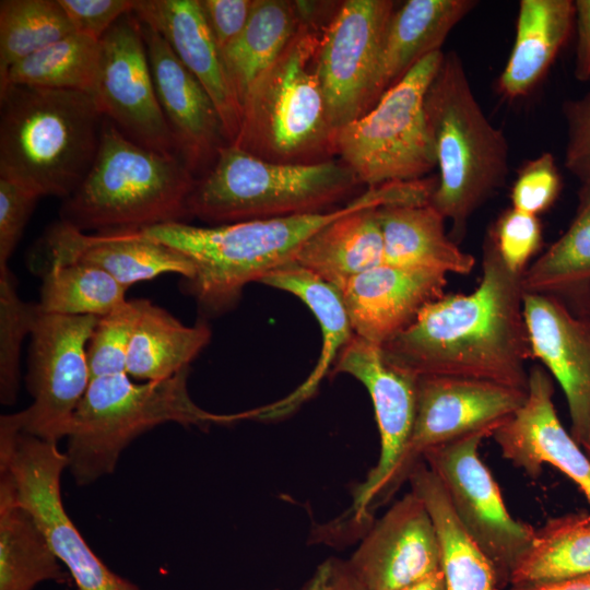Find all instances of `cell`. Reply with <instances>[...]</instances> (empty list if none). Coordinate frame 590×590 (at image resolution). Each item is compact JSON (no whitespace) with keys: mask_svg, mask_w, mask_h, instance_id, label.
<instances>
[{"mask_svg":"<svg viewBox=\"0 0 590 590\" xmlns=\"http://www.w3.org/2000/svg\"><path fill=\"white\" fill-rule=\"evenodd\" d=\"M39 198L26 187L0 177V267L8 266Z\"/></svg>","mask_w":590,"mask_h":590,"instance_id":"42","label":"cell"},{"mask_svg":"<svg viewBox=\"0 0 590 590\" xmlns=\"http://www.w3.org/2000/svg\"><path fill=\"white\" fill-rule=\"evenodd\" d=\"M504 590H590V575L531 586L508 587Z\"/></svg>","mask_w":590,"mask_h":590,"instance_id":"48","label":"cell"},{"mask_svg":"<svg viewBox=\"0 0 590 590\" xmlns=\"http://www.w3.org/2000/svg\"><path fill=\"white\" fill-rule=\"evenodd\" d=\"M585 317H587V318L590 319V304H589V306H588V309H587V312H586V316H585Z\"/></svg>","mask_w":590,"mask_h":590,"instance_id":"51","label":"cell"},{"mask_svg":"<svg viewBox=\"0 0 590 590\" xmlns=\"http://www.w3.org/2000/svg\"><path fill=\"white\" fill-rule=\"evenodd\" d=\"M488 430L476 432L433 447L422 460L437 476L451 507L474 543L491 563L498 590L530 550L535 529L508 511L498 484L479 456Z\"/></svg>","mask_w":590,"mask_h":590,"instance_id":"11","label":"cell"},{"mask_svg":"<svg viewBox=\"0 0 590 590\" xmlns=\"http://www.w3.org/2000/svg\"><path fill=\"white\" fill-rule=\"evenodd\" d=\"M576 215L567 231L522 274L527 293L554 296L578 316L590 304V181L581 184Z\"/></svg>","mask_w":590,"mask_h":590,"instance_id":"29","label":"cell"},{"mask_svg":"<svg viewBox=\"0 0 590 590\" xmlns=\"http://www.w3.org/2000/svg\"><path fill=\"white\" fill-rule=\"evenodd\" d=\"M575 22L577 44L574 75L578 81H590V0H576Z\"/></svg>","mask_w":590,"mask_h":590,"instance_id":"47","label":"cell"},{"mask_svg":"<svg viewBox=\"0 0 590 590\" xmlns=\"http://www.w3.org/2000/svg\"><path fill=\"white\" fill-rule=\"evenodd\" d=\"M401 200V187L389 182L367 188L345 205L319 213L212 226L170 222L142 231L191 261L193 274L184 280V287L202 312L214 316L233 308L247 284L261 282L272 271L295 262L303 245L327 224L355 210Z\"/></svg>","mask_w":590,"mask_h":590,"instance_id":"2","label":"cell"},{"mask_svg":"<svg viewBox=\"0 0 590 590\" xmlns=\"http://www.w3.org/2000/svg\"><path fill=\"white\" fill-rule=\"evenodd\" d=\"M542 224L536 215L511 206L498 216L486 236L505 266L522 275L542 245Z\"/></svg>","mask_w":590,"mask_h":590,"instance_id":"40","label":"cell"},{"mask_svg":"<svg viewBox=\"0 0 590 590\" xmlns=\"http://www.w3.org/2000/svg\"><path fill=\"white\" fill-rule=\"evenodd\" d=\"M37 304L21 299L14 275L0 267V401L15 402L20 385V354L31 334Z\"/></svg>","mask_w":590,"mask_h":590,"instance_id":"38","label":"cell"},{"mask_svg":"<svg viewBox=\"0 0 590 590\" xmlns=\"http://www.w3.org/2000/svg\"><path fill=\"white\" fill-rule=\"evenodd\" d=\"M142 298L125 303L98 317L87 344L91 379L127 374V356L141 312Z\"/></svg>","mask_w":590,"mask_h":590,"instance_id":"39","label":"cell"},{"mask_svg":"<svg viewBox=\"0 0 590 590\" xmlns=\"http://www.w3.org/2000/svg\"><path fill=\"white\" fill-rule=\"evenodd\" d=\"M384 239V263L442 273L468 274L475 258L445 231V217L428 202L377 209Z\"/></svg>","mask_w":590,"mask_h":590,"instance_id":"26","label":"cell"},{"mask_svg":"<svg viewBox=\"0 0 590 590\" xmlns=\"http://www.w3.org/2000/svg\"><path fill=\"white\" fill-rule=\"evenodd\" d=\"M574 22L573 0H521L516 37L498 79V92L509 99L529 94L564 47Z\"/></svg>","mask_w":590,"mask_h":590,"instance_id":"27","label":"cell"},{"mask_svg":"<svg viewBox=\"0 0 590 590\" xmlns=\"http://www.w3.org/2000/svg\"><path fill=\"white\" fill-rule=\"evenodd\" d=\"M476 3L473 0H409L396 8L380 49L373 104L422 59L441 50L451 30Z\"/></svg>","mask_w":590,"mask_h":590,"instance_id":"25","label":"cell"},{"mask_svg":"<svg viewBox=\"0 0 590 590\" xmlns=\"http://www.w3.org/2000/svg\"><path fill=\"white\" fill-rule=\"evenodd\" d=\"M408 480L411 492L423 500L432 517L447 590H498L491 563L457 518L441 483L423 460Z\"/></svg>","mask_w":590,"mask_h":590,"instance_id":"31","label":"cell"},{"mask_svg":"<svg viewBox=\"0 0 590 590\" xmlns=\"http://www.w3.org/2000/svg\"><path fill=\"white\" fill-rule=\"evenodd\" d=\"M482 278L469 294L427 304L384 346L388 361L415 376L491 380L528 390L532 358L523 315L522 275L511 272L486 236Z\"/></svg>","mask_w":590,"mask_h":590,"instance_id":"1","label":"cell"},{"mask_svg":"<svg viewBox=\"0 0 590 590\" xmlns=\"http://www.w3.org/2000/svg\"><path fill=\"white\" fill-rule=\"evenodd\" d=\"M210 31L222 51L245 27L253 0H199Z\"/></svg>","mask_w":590,"mask_h":590,"instance_id":"45","label":"cell"},{"mask_svg":"<svg viewBox=\"0 0 590 590\" xmlns=\"http://www.w3.org/2000/svg\"><path fill=\"white\" fill-rule=\"evenodd\" d=\"M210 340L211 330L204 321L186 326L166 309L142 298L126 373L144 381L170 378L189 367Z\"/></svg>","mask_w":590,"mask_h":590,"instance_id":"30","label":"cell"},{"mask_svg":"<svg viewBox=\"0 0 590 590\" xmlns=\"http://www.w3.org/2000/svg\"><path fill=\"white\" fill-rule=\"evenodd\" d=\"M73 32L58 0H1L0 81L13 64Z\"/></svg>","mask_w":590,"mask_h":590,"instance_id":"37","label":"cell"},{"mask_svg":"<svg viewBox=\"0 0 590 590\" xmlns=\"http://www.w3.org/2000/svg\"><path fill=\"white\" fill-rule=\"evenodd\" d=\"M132 13L155 30L212 98L232 143L239 129L240 104L221 50L199 0H134Z\"/></svg>","mask_w":590,"mask_h":590,"instance_id":"23","label":"cell"},{"mask_svg":"<svg viewBox=\"0 0 590 590\" xmlns=\"http://www.w3.org/2000/svg\"><path fill=\"white\" fill-rule=\"evenodd\" d=\"M64 469L68 459L56 442L21 432L1 416L0 476L35 517L78 590H141L107 567L71 521L61 497Z\"/></svg>","mask_w":590,"mask_h":590,"instance_id":"10","label":"cell"},{"mask_svg":"<svg viewBox=\"0 0 590 590\" xmlns=\"http://www.w3.org/2000/svg\"><path fill=\"white\" fill-rule=\"evenodd\" d=\"M190 366L156 381L133 382L127 374L91 379L70 426L64 452L78 485L114 472L121 452L145 432L165 424L208 428L253 418L255 410L216 414L203 410L188 391Z\"/></svg>","mask_w":590,"mask_h":590,"instance_id":"7","label":"cell"},{"mask_svg":"<svg viewBox=\"0 0 590 590\" xmlns=\"http://www.w3.org/2000/svg\"><path fill=\"white\" fill-rule=\"evenodd\" d=\"M104 118L87 93L7 84L0 88V177L64 200L95 160Z\"/></svg>","mask_w":590,"mask_h":590,"instance_id":"3","label":"cell"},{"mask_svg":"<svg viewBox=\"0 0 590 590\" xmlns=\"http://www.w3.org/2000/svg\"><path fill=\"white\" fill-rule=\"evenodd\" d=\"M30 268L40 273L54 262H80L104 270L126 287L165 273L182 279L193 274L181 252L148 237L141 231L86 234L59 221L32 248Z\"/></svg>","mask_w":590,"mask_h":590,"instance_id":"18","label":"cell"},{"mask_svg":"<svg viewBox=\"0 0 590 590\" xmlns=\"http://www.w3.org/2000/svg\"><path fill=\"white\" fill-rule=\"evenodd\" d=\"M567 126L565 167L581 184L590 181V90L563 107Z\"/></svg>","mask_w":590,"mask_h":590,"instance_id":"43","label":"cell"},{"mask_svg":"<svg viewBox=\"0 0 590 590\" xmlns=\"http://www.w3.org/2000/svg\"><path fill=\"white\" fill-rule=\"evenodd\" d=\"M327 24L304 17L281 55L253 81L240 104L233 144L275 163L314 164L333 158L337 131L316 72Z\"/></svg>","mask_w":590,"mask_h":590,"instance_id":"6","label":"cell"},{"mask_svg":"<svg viewBox=\"0 0 590 590\" xmlns=\"http://www.w3.org/2000/svg\"><path fill=\"white\" fill-rule=\"evenodd\" d=\"M62 563L32 512L0 476V590H33L63 581Z\"/></svg>","mask_w":590,"mask_h":590,"instance_id":"32","label":"cell"},{"mask_svg":"<svg viewBox=\"0 0 590 590\" xmlns=\"http://www.w3.org/2000/svg\"><path fill=\"white\" fill-rule=\"evenodd\" d=\"M396 8L390 0H346L338 5L322 32L316 72L335 131L374 105L380 49Z\"/></svg>","mask_w":590,"mask_h":590,"instance_id":"14","label":"cell"},{"mask_svg":"<svg viewBox=\"0 0 590 590\" xmlns=\"http://www.w3.org/2000/svg\"><path fill=\"white\" fill-rule=\"evenodd\" d=\"M260 283L298 297L312 311L322 333L319 359L305 381L284 399L258 409V420H271L292 413L312 397L354 332L341 291L298 263L272 271Z\"/></svg>","mask_w":590,"mask_h":590,"instance_id":"24","label":"cell"},{"mask_svg":"<svg viewBox=\"0 0 590 590\" xmlns=\"http://www.w3.org/2000/svg\"><path fill=\"white\" fill-rule=\"evenodd\" d=\"M331 373L347 374L366 387L378 425V461L354 488L352 506L342 517L366 532L374 522L373 509L397 491L398 472L414 424L417 376L388 361L381 346L355 334Z\"/></svg>","mask_w":590,"mask_h":590,"instance_id":"13","label":"cell"},{"mask_svg":"<svg viewBox=\"0 0 590 590\" xmlns=\"http://www.w3.org/2000/svg\"><path fill=\"white\" fill-rule=\"evenodd\" d=\"M99 40L73 32L13 64L0 81L7 84L93 94L98 63Z\"/></svg>","mask_w":590,"mask_h":590,"instance_id":"35","label":"cell"},{"mask_svg":"<svg viewBox=\"0 0 590 590\" xmlns=\"http://www.w3.org/2000/svg\"><path fill=\"white\" fill-rule=\"evenodd\" d=\"M196 179L177 154L145 148L104 118L95 160L63 200L60 220L97 233L184 222Z\"/></svg>","mask_w":590,"mask_h":590,"instance_id":"4","label":"cell"},{"mask_svg":"<svg viewBox=\"0 0 590 590\" xmlns=\"http://www.w3.org/2000/svg\"><path fill=\"white\" fill-rule=\"evenodd\" d=\"M446 285V273L382 263L353 278L341 293L354 334L384 346L445 295Z\"/></svg>","mask_w":590,"mask_h":590,"instance_id":"22","label":"cell"},{"mask_svg":"<svg viewBox=\"0 0 590 590\" xmlns=\"http://www.w3.org/2000/svg\"><path fill=\"white\" fill-rule=\"evenodd\" d=\"M582 449H583L585 453L587 455V457L590 460V446H585V447H582Z\"/></svg>","mask_w":590,"mask_h":590,"instance_id":"50","label":"cell"},{"mask_svg":"<svg viewBox=\"0 0 590 590\" xmlns=\"http://www.w3.org/2000/svg\"><path fill=\"white\" fill-rule=\"evenodd\" d=\"M99 48L92 96L103 116L134 142L177 154L157 99L139 19L132 12L123 15L101 38Z\"/></svg>","mask_w":590,"mask_h":590,"instance_id":"15","label":"cell"},{"mask_svg":"<svg viewBox=\"0 0 590 590\" xmlns=\"http://www.w3.org/2000/svg\"><path fill=\"white\" fill-rule=\"evenodd\" d=\"M303 20L300 1L253 0L245 27L221 51L239 104L253 81L281 55Z\"/></svg>","mask_w":590,"mask_h":590,"instance_id":"33","label":"cell"},{"mask_svg":"<svg viewBox=\"0 0 590 590\" xmlns=\"http://www.w3.org/2000/svg\"><path fill=\"white\" fill-rule=\"evenodd\" d=\"M439 176L429 203L463 237L469 219L505 184L509 150L481 108L456 51L445 54L425 98Z\"/></svg>","mask_w":590,"mask_h":590,"instance_id":"5","label":"cell"},{"mask_svg":"<svg viewBox=\"0 0 590 590\" xmlns=\"http://www.w3.org/2000/svg\"><path fill=\"white\" fill-rule=\"evenodd\" d=\"M39 275L38 307L45 312L102 317L127 300L128 287L93 266L54 262Z\"/></svg>","mask_w":590,"mask_h":590,"instance_id":"36","label":"cell"},{"mask_svg":"<svg viewBox=\"0 0 590 590\" xmlns=\"http://www.w3.org/2000/svg\"><path fill=\"white\" fill-rule=\"evenodd\" d=\"M590 575V515L568 514L535 529L530 550L510 578L522 587Z\"/></svg>","mask_w":590,"mask_h":590,"instance_id":"34","label":"cell"},{"mask_svg":"<svg viewBox=\"0 0 590 590\" xmlns=\"http://www.w3.org/2000/svg\"><path fill=\"white\" fill-rule=\"evenodd\" d=\"M347 563L367 590H399L441 569L432 517L413 492L374 521Z\"/></svg>","mask_w":590,"mask_h":590,"instance_id":"17","label":"cell"},{"mask_svg":"<svg viewBox=\"0 0 590 590\" xmlns=\"http://www.w3.org/2000/svg\"><path fill=\"white\" fill-rule=\"evenodd\" d=\"M445 54L416 63L359 118L337 130L335 155L367 188L425 178L437 167L425 98Z\"/></svg>","mask_w":590,"mask_h":590,"instance_id":"9","label":"cell"},{"mask_svg":"<svg viewBox=\"0 0 590 590\" xmlns=\"http://www.w3.org/2000/svg\"><path fill=\"white\" fill-rule=\"evenodd\" d=\"M377 209L355 210L327 224L303 245L295 262L342 292L353 278L384 263Z\"/></svg>","mask_w":590,"mask_h":590,"instance_id":"28","label":"cell"},{"mask_svg":"<svg viewBox=\"0 0 590 590\" xmlns=\"http://www.w3.org/2000/svg\"><path fill=\"white\" fill-rule=\"evenodd\" d=\"M528 390L458 376L416 378L415 417L397 476V488L422 461L423 453L463 436L494 432L524 403Z\"/></svg>","mask_w":590,"mask_h":590,"instance_id":"16","label":"cell"},{"mask_svg":"<svg viewBox=\"0 0 590 590\" xmlns=\"http://www.w3.org/2000/svg\"><path fill=\"white\" fill-rule=\"evenodd\" d=\"M75 32L101 38L123 15L134 0H58Z\"/></svg>","mask_w":590,"mask_h":590,"instance_id":"44","label":"cell"},{"mask_svg":"<svg viewBox=\"0 0 590 590\" xmlns=\"http://www.w3.org/2000/svg\"><path fill=\"white\" fill-rule=\"evenodd\" d=\"M358 185L340 160L275 163L227 143L196 179L187 210L189 216L214 225L319 213L334 209Z\"/></svg>","mask_w":590,"mask_h":590,"instance_id":"8","label":"cell"},{"mask_svg":"<svg viewBox=\"0 0 590 590\" xmlns=\"http://www.w3.org/2000/svg\"><path fill=\"white\" fill-rule=\"evenodd\" d=\"M553 394L550 374L533 366L523 405L492 437L512 465L535 479L544 464H551L573 480L590 503V460L562 425Z\"/></svg>","mask_w":590,"mask_h":590,"instance_id":"21","label":"cell"},{"mask_svg":"<svg viewBox=\"0 0 590 590\" xmlns=\"http://www.w3.org/2000/svg\"><path fill=\"white\" fill-rule=\"evenodd\" d=\"M141 26L157 99L177 154L193 175L204 174L220 149L229 143L217 108L164 38L142 22Z\"/></svg>","mask_w":590,"mask_h":590,"instance_id":"20","label":"cell"},{"mask_svg":"<svg viewBox=\"0 0 590 590\" xmlns=\"http://www.w3.org/2000/svg\"><path fill=\"white\" fill-rule=\"evenodd\" d=\"M399 590H447V583L444 573L440 569Z\"/></svg>","mask_w":590,"mask_h":590,"instance_id":"49","label":"cell"},{"mask_svg":"<svg viewBox=\"0 0 590 590\" xmlns=\"http://www.w3.org/2000/svg\"><path fill=\"white\" fill-rule=\"evenodd\" d=\"M274 590H278V589H274Z\"/></svg>","mask_w":590,"mask_h":590,"instance_id":"52","label":"cell"},{"mask_svg":"<svg viewBox=\"0 0 590 590\" xmlns=\"http://www.w3.org/2000/svg\"><path fill=\"white\" fill-rule=\"evenodd\" d=\"M523 315L532 358L546 367L566 397L570 435L581 448L590 446V319L554 296L527 292Z\"/></svg>","mask_w":590,"mask_h":590,"instance_id":"19","label":"cell"},{"mask_svg":"<svg viewBox=\"0 0 590 590\" xmlns=\"http://www.w3.org/2000/svg\"><path fill=\"white\" fill-rule=\"evenodd\" d=\"M97 320L45 312L37 304L26 374L33 402L12 413L21 432L56 444L68 436L91 382L87 344Z\"/></svg>","mask_w":590,"mask_h":590,"instance_id":"12","label":"cell"},{"mask_svg":"<svg viewBox=\"0 0 590 590\" xmlns=\"http://www.w3.org/2000/svg\"><path fill=\"white\" fill-rule=\"evenodd\" d=\"M300 590H367L347 560L328 557L320 563Z\"/></svg>","mask_w":590,"mask_h":590,"instance_id":"46","label":"cell"},{"mask_svg":"<svg viewBox=\"0 0 590 590\" xmlns=\"http://www.w3.org/2000/svg\"><path fill=\"white\" fill-rule=\"evenodd\" d=\"M560 189L555 160L551 153H543L519 169L510 193L512 208L538 216L553 205Z\"/></svg>","mask_w":590,"mask_h":590,"instance_id":"41","label":"cell"}]
</instances>
